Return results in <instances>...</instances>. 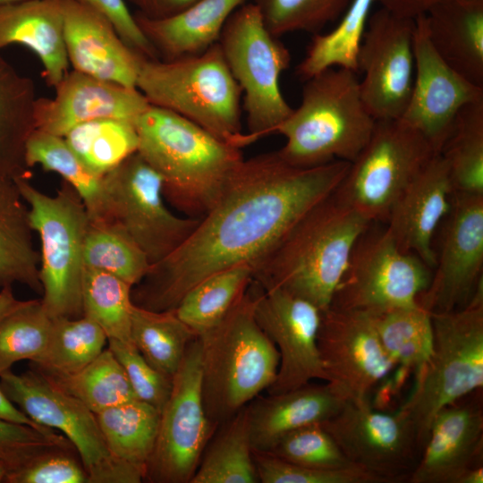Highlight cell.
<instances>
[{"instance_id":"ffe728a7","label":"cell","mask_w":483,"mask_h":483,"mask_svg":"<svg viewBox=\"0 0 483 483\" xmlns=\"http://www.w3.org/2000/svg\"><path fill=\"white\" fill-rule=\"evenodd\" d=\"M255 318L279 352L276 377L268 394L298 388L315 378L326 381L318 347L321 318L318 307L284 290L260 287Z\"/></svg>"},{"instance_id":"cb8c5ba5","label":"cell","mask_w":483,"mask_h":483,"mask_svg":"<svg viewBox=\"0 0 483 483\" xmlns=\"http://www.w3.org/2000/svg\"><path fill=\"white\" fill-rule=\"evenodd\" d=\"M64 40L74 71L136 88L141 55L131 49L102 15L75 0H61Z\"/></svg>"},{"instance_id":"5b68a950","label":"cell","mask_w":483,"mask_h":483,"mask_svg":"<svg viewBox=\"0 0 483 483\" xmlns=\"http://www.w3.org/2000/svg\"><path fill=\"white\" fill-rule=\"evenodd\" d=\"M304 81L301 104L275 130L285 139L276 152L301 168L335 160L352 163L377 122L361 99L358 72L334 67Z\"/></svg>"},{"instance_id":"ba28073f","label":"cell","mask_w":483,"mask_h":483,"mask_svg":"<svg viewBox=\"0 0 483 483\" xmlns=\"http://www.w3.org/2000/svg\"><path fill=\"white\" fill-rule=\"evenodd\" d=\"M29 205V221L41 240L42 306L52 318L83 316L82 251L90 225L86 207L65 181L55 196L35 188L25 174L13 177Z\"/></svg>"},{"instance_id":"f1b7e54d","label":"cell","mask_w":483,"mask_h":483,"mask_svg":"<svg viewBox=\"0 0 483 483\" xmlns=\"http://www.w3.org/2000/svg\"><path fill=\"white\" fill-rule=\"evenodd\" d=\"M21 199L13 178L0 174V286L17 282L41 292L40 256L33 247L29 211Z\"/></svg>"},{"instance_id":"603a6c76","label":"cell","mask_w":483,"mask_h":483,"mask_svg":"<svg viewBox=\"0 0 483 483\" xmlns=\"http://www.w3.org/2000/svg\"><path fill=\"white\" fill-rule=\"evenodd\" d=\"M453 191L448 165L437 153L401 193L386 222L398 247L417 255L432 270L435 235L451 207Z\"/></svg>"},{"instance_id":"f907efd6","label":"cell","mask_w":483,"mask_h":483,"mask_svg":"<svg viewBox=\"0 0 483 483\" xmlns=\"http://www.w3.org/2000/svg\"><path fill=\"white\" fill-rule=\"evenodd\" d=\"M71 448L47 450L22 467L7 474L6 483H89L82 463L70 453Z\"/></svg>"},{"instance_id":"681fc988","label":"cell","mask_w":483,"mask_h":483,"mask_svg":"<svg viewBox=\"0 0 483 483\" xmlns=\"http://www.w3.org/2000/svg\"><path fill=\"white\" fill-rule=\"evenodd\" d=\"M71 446L64 436L52 428L40 430L24 424L0 420V461L8 466L9 473L47 450Z\"/></svg>"},{"instance_id":"3957f363","label":"cell","mask_w":483,"mask_h":483,"mask_svg":"<svg viewBox=\"0 0 483 483\" xmlns=\"http://www.w3.org/2000/svg\"><path fill=\"white\" fill-rule=\"evenodd\" d=\"M134 126L137 151L161 176L165 199L188 217L212 208L244 159L242 148L165 108L150 105Z\"/></svg>"},{"instance_id":"8992f818","label":"cell","mask_w":483,"mask_h":483,"mask_svg":"<svg viewBox=\"0 0 483 483\" xmlns=\"http://www.w3.org/2000/svg\"><path fill=\"white\" fill-rule=\"evenodd\" d=\"M136 88L149 105L172 111L219 140L242 148V90L217 43L171 60L141 57Z\"/></svg>"},{"instance_id":"f35d334b","label":"cell","mask_w":483,"mask_h":483,"mask_svg":"<svg viewBox=\"0 0 483 483\" xmlns=\"http://www.w3.org/2000/svg\"><path fill=\"white\" fill-rule=\"evenodd\" d=\"M439 154L448 165L453 192L483 194V99L460 110Z\"/></svg>"},{"instance_id":"d6a6232c","label":"cell","mask_w":483,"mask_h":483,"mask_svg":"<svg viewBox=\"0 0 483 483\" xmlns=\"http://www.w3.org/2000/svg\"><path fill=\"white\" fill-rule=\"evenodd\" d=\"M219 427L191 483H258L247 405Z\"/></svg>"},{"instance_id":"816d5d0a","label":"cell","mask_w":483,"mask_h":483,"mask_svg":"<svg viewBox=\"0 0 483 483\" xmlns=\"http://www.w3.org/2000/svg\"><path fill=\"white\" fill-rule=\"evenodd\" d=\"M106 18L123 42L138 55L157 58L150 43L140 30L125 0H75Z\"/></svg>"},{"instance_id":"8d00e7d4","label":"cell","mask_w":483,"mask_h":483,"mask_svg":"<svg viewBox=\"0 0 483 483\" xmlns=\"http://www.w3.org/2000/svg\"><path fill=\"white\" fill-rule=\"evenodd\" d=\"M373 316L379 339L389 358L396 367L407 369L416 377L433 350L430 312L418 303Z\"/></svg>"},{"instance_id":"ee69618b","label":"cell","mask_w":483,"mask_h":483,"mask_svg":"<svg viewBox=\"0 0 483 483\" xmlns=\"http://www.w3.org/2000/svg\"><path fill=\"white\" fill-rule=\"evenodd\" d=\"M53 321L38 300L26 301L0 320V375L17 361L35 363L43 357Z\"/></svg>"},{"instance_id":"52a82bcc","label":"cell","mask_w":483,"mask_h":483,"mask_svg":"<svg viewBox=\"0 0 483 483\" xmlns=\"http://www.w3.org/2000/svg\"><path fill=\"white\" fill-rule=\"evenodd\" d=\"M430 314L432 353L398 410L411 422L421 451L436 415L483 387V281L465 307Z\"/></svg>"},{"instance_id":"7bdbcfd3","label":"cell","mask_w":483,"mask_h":483,"mask_svg":"<svg viewBox=\"0 0 483 483\" xmlns=\"http://www.w3.org/2000/svg\"><path fill=\"white\" fill-rule=\"evenodd\" d=\"M107 337L90 318H54L47 348L32 367L42 372L72 373L93 360L104 350Z\"/></svg>"},{"instance_id":"ab89813d","label":"cell","mask_w":483,"mask_h":483,"mask_svg":"<svg viewBox=\"0 0 483 483\" xmlns=\"http://www.w3.org/2000/svg\"><path fill=\"white\" fill-rule=\"evenodd\" d=\"M63 138L82 164L101 176L138 149L134 123L125 120L89 121L73 127Z\"/></svg>"},{"instance_id":"7402d4cb","label":"cell","mask_w":483,"mask_h":483,"mask_svg":"<svg viewBox=\"0 0 483 483\" xmlns=\"http://www.w3.org/2000/svg\"><path fill=\"white\" fill-rule=\"evenodd\" d=\"M483 461L481 389L443 408L434 418L409 483H457Z\"/></svg>"},{"instance_id":"d6986e66","label":"cell","mask_w":483,"mask_h":483,"mask_svg":"<svg viewBox=\"0 0 483 483\" xmlns=\"http://www.w3.org/2000/svg\"><path fill=\"white\" fill-rule=\"evenodd\" d=\"M414 76L407 106L400 118L440 153L460 110L483 99L479 87L452 69L434 49L425 14L415 19Z\"/></svg>"},{"instance_id":"44dd1931","label":"cell","mask_w":483,"mask_h":483,"mask_svg":"<svg viewBox=\"0 0 483 483\" xmlns=\"http://www.w3.org/2000/svg\"><path fill=\"white\" fill-rule=\"evenodd\" d=\"M54 98L38 97L36 129L64 137L73 127L94 120L118 119L134 123L150 106L137 88L68 72L55 87Z\"/></svg>"},{"instance_id":"ac0fdd59","label":"cell","mask_w":483,"mask_h":483,"mask_svg":"<svg viewBox=\"0 0 483 483\" xmlns=\"http://www.w3.org/2000/svg\"><path fill=\"white\" fill-rule=\"evenodd\" d=\"M318 347L326 381L347 400L370 399L395 364L367 311L327 308L321 311Z\"/></svg>"},{"instance_id":"6f0895ef","label":"cell","mask_w":483,"mask_h":483,"mask_svg":"<svg viewBox=\"0 0 483 483\" xmlns=\"http://www.w3.org/2000/svg\"><path fill=\"white\" fill-rule=\"evenodd\" d=\"M483 466H476L465 470L458 479L457 483H482Z\"/></svg>"},{"instance_id":"bcb514c9","label":"cell","mask_w":483,"mask_h":483,"mask_svg":"<svg viewBox=\"0 0 483 483\" xmlns=\"http://www.w3.org/2000/svg\"><path fill=\"white\" fill-rule=\"evenodd\" d=\"M267 453L313 469H360L348 460L322 423L306 425L288 433Z\"/></svg>"},{"instance_id":"484cf974","label":"cell","mask_w":483,"mask_h":483,"mask_svg":"<svg viewBox=\"0 0 483 483\" xmlns=\"http://www.w3.org/2000/svg\"><path fill=\"white\" fill-rule=\"evenodd\" d=\"M249 0H197L164 19L135 13V20L157 58L171 60L203 53L218 42L233 12Z\"/></svg>"},{"instance_id":"1f68e13d","label":"cell","mask_w":483,"mask_h":483,"mask_svg":"<svg viewBox=\"0 0 483 483\" xmlns=\"http://www.w3.org/2000/svg\"><path fill=\"white\" fill-rule=\"evenodd\" d=\"M110 453L117 460L146 472L160 420V411L139 399L96 413Z\"/></svg>"},{"instance_id":"680465c9","label":"cell","mask_w":483,"mask_h":483,"mask_svg":"<svg viewBox=\"0 0 483 483\" xmlns=\"http://www.w3.org/2000/svg\"><path fill=\"white\" fill-rule=\"evenodd\" d=\"M9 471L8 466L4 462L0 461V482H4Z\"/></svg>"},{"instance_id":"e575fe53","label":"cell","mask_w":483,"mask_h":483,"mask_svg":"<svg viewBox=\"0 0 483 483\" xmlns=\"http://www.w3.org/2000/svg\"><path fill=\"white\" fill-rule=\"evenodd\" d=\"M375 0H352L329 32L314 34L303 59L296 67L302 80L328 68L358 72L357 55Z\"/></svg>"},{"instance_id":"11a10c76","label":"cell","mask_w":483,"mask_h":483,"mask_svg":"<svg viewBox=\"0 0 483 483\" xmlns=\"http://www.w3.org/2000/svg\"><path fill=\"white\" fill-rule=\"evenodd\" d=\"M0 420L24 424L44 430L50 428L39 425L30 419L23 411L15 406L4 394L0 387Z\"/></svg>"},{"instance_id":"91938a15","label":"cell","mask_w":483,"mask_h":483,"mask_svg":"<svg viewBox=\"0 0 483 483\" xmlns=\"http://www.w3.org/2000/svg\"><path fill=\"white\" fill-rule=\"evenodd\" d=\"M30 0H0V8Z\"/></svg>"},{"instance_id":"2e32d148","label":"cell","mask_w":483,"mask_h":483,"mask_svg":"<svg viewBox=\"0 0 483 483\" xmlns=\"http://www.w3.org/2000/svg\"><path fill=\"white\" fill-rule=\"evenodd\" d=\"M415 20L379 7L368 21L358 55L360 92L376 121L402 117L411 93L414 76Z\"/></svg>"},{"instance_id":"9f6ffc18","label":"cell","mask_w":483,"mask_h":483,"mask_svg":"<svg viewBox=\"0 0 483 483\" xmlns=\"http://www.w3.org/2000/svg\"><path fill=\"white\" fill-rule=\"evenodd\" d=\"M26 301L17 300L12 291V286L2 287L0 292V320L21 307Z\"/></svg>"},{"instance_id":"74e56055","label":"cell","mask_w":483,"mask_h":483,"mask_svg":"<svg viewBox=\"0 0 483 483\" xmlns=\"http://www.w3.org/2000/svg\"><path fill=\"white\" fill-rule=\"evenodd\" d=\"M39 372L55 386L79 400L95 414L108 407L137 399L123 367L108 348L75 372Z\"/></svg>"},{"instance_id":"9c48e42d","label":"cell","mask_w":483,"mask_h":483,"mask_svg":"<svg viewBox=\"0 0 483 483\" xmlns=\"http://www.w3.org/2000/svg\"><path fill=\"white\" fill-rule=\"evenodd\" d=\"M218 44L242 90L250 143L275 133L293 109L280 87L281 75L291 63L288 48L269 31L252 2L229 17Z\"/></svg>"},{"instance_id":"5bb4252c","label":"cell","mask_w":483,"mask_h":483,"mask_svg":"<svg viewBox=\"0 0 483 483\" xmlns=\"http://www.w3.org/2000/svg\"><path fill=\"white\" fill-rule=\"evenodd\" d=\"M109 220L123 228L155 265L178 249L199 218L165 205L161 176L136 151L104 175Z\"/></svg>"},{"instance_id":"30bf717a","label":"cell","mask_w":483,"mask_h":483,"mask_svg":"<svg viewBox=\"0 0 483 483\" xmlns=\"http://www.w3.org/2000/svg\"><path fill=\"white\" fill-rule=\"evenodd\" d=\"M437 154L400 119L377 121L373 133L334 191L371 223H386L404 189Z\"/></svg>"},{"instance_id":"b9f144b4","label":"cell","mask_w":483,"mask_h":483,"mask_svg":"<svg viewBox=\"0 0 483 483\" xmlns=\"http://www.w3.org/2000/svg\"><path fill=\"white\" fill-rule=\"evenodd\" d=\"M132 286L119 277L83 267L81 301L83 316L97 323L107 340L132 343L131 338Z\"/></svg>"},{"instance_id":"e0dca14e","label":"cell","mask_w":483,"mask_h":483,"mask_svg":"<svg viewBox=\"0 0 483 483\" xmlns=\"http://www.w3.org/2000/svg\"><path fill=\"white\" fill-rule=\"evenodd\" d=\"M436 264L418 303L429 312L465 307L483 281V194L453 192Z\"/></svg>"},{"instance_id":"db71d44e","label":"cell","mask_w":483,"mask_h":483,"mask_svg":"<svg viewBox=\"0 0 483 483\" xmlns=\"http://www.w3.org/2000/svg\"><path fill=\"white\" fill-rule=\"evenodd\" d=\"M444 1L445 0H375V3L395 15L415 20Z\"/></svg>"},{"instance_id":"277c9868","label":"cell","mask_w":483,"mask_h":483,"mask_svg":"<svg viewBox=\"0 0 483 483\" xmlns=\"http://www.w3.org/2000/svg\"><path fill=\"white\" fill-rule=\"evenodd\" d=\"M259 290L253 280L233 309L198 336L202 401L216 428L267 390L276 377L279 352L255 318Z\"/></svg>"},{"instance_id":"7a4b0ae2","label":"cell","mask_w":483,"mask_h":483,"mask_svg":"<svg viewBox=\"0 0 483 483\" xmlns=\"http://www.w3.org/2000/svg\"><path fill=\"white\" fill-rule=\"evenodd\" d=\"M371 224L333 191L310 208L254 267L253 280L264 290H284L325 310L357 240Z\"/></svg>"},{"instance_id":"4dcf8cb0","label":"cell","mask_w":483,"mask_h":483,"mask_svg":"<svg viewBox=\"0 0 483 483\" xmlns=\"http://www.w3.org/2000/svg\"><path fill=\"white\" fill-rule=\"evenodd\" d=\"M25 163L61 175L82 199L90 223L110 222L104 175L89 170L63 137L36 129L26 142Z\"/></svg>"},{"instance_id":"7dc6e473","label":"cell","mask_w":483,"mask_h":483,"mask_svg":"<svg viewBox=\"0 0 483 483\" xmlns=\"http://www.w3.org/2000/svg\"><path fill=\"white\" fill-rule=\"evenodd\" d=\"M258 482L261 483H380L360 469L318 470L283 460L270 453L253 450Z\"/></svg>"},{"instance_id":"c3c4849f","label":"cell","mask_w":483,"mask_h":483,"mask_svg":"<svg viewBox=\"0 0 483 483\" xmlns=\"http://www.w3.org/2000/svg\"><path fill=\"white\" fill-rule=\"evenodd\" d=\"M108 349L123 367L137 399L160 412L172 389V377L153 368L140 354L133 343L107 340Z\"/></svg>"},{"instance_id":"6da1fadb","label":"cell","mask_w":483,"mask_h":483,"mask_svg":"<svg viewBox=\"0 0 483 483\" xmlns=\"http://www.w3.org/2000/svg\"><path fill=\"white\" fill-rule=\"evenodd\" d=\"M350 164L296 167L276 151L243 159L187 240L132 287L133 304L172 310L207 276L237 265L254 267L310 208L335 191Z\"/></svg>"},{"instance_id":"9a60e30c","label":"cell","mask_w":483,"mask_h":483,"mask_svg":"<svg viewBox=\"0 0 483 483\" xmlns=\"http://www.w3.org/2000/svg\"><path fill=\"white\" fill-rule=\"evenodd\" d=\"M322 425L348 460L380 483L407 481L421 454L411 422L399 411H377L370 399L346 400Z\"/></svg>"},{"instance_id":"8fae6325","label":"cell","mask_w":483,"mask_h":483,"mask_svg":"<svg viewBox=\"0 0 483 483\" xmlns=\"http://www.w3.org/2000/svg\"><path fill=\"white\" fill-rule=\"evenodd\" d=\"M0 387L34 422L64 434L79 453L89 483L144 481V470L117 460L110 453L96 414L36 369L31 367L19 375L11 369L2 373Z\"/></svg>"},{"instance_id":"83f0119b","label":"cell","mask_w":483,"mask_h":483,"mask_svg":"<svg viewBox=\"0 0 483 483\" xmlns=\"http://www.w3.org/2000/svg\"><path fill=\"white\" fill-rule=\"evenodd\" d=\"M429 40L456 72L483 88V0H445L426 14Z\"/></svg>"},{"instance_id":"7c38bea8","label":"cell","mask_w":483,"mask_h":483,"mask_svg":"<svg viewBox=\"0 0 483 483\" xmlns=\"http://www.w3.org/2000/svg\"><path fill=\"white\" fill-rule=\"evenodd\" d=\"M372 225L357 240L330 308L377 315L418 304L428 288L432 269L414 253L402 251L386 227Z\"/></svg>"},{"instance_id":"4316f807","label":"cell","mask_w":483,"mask_h":483,"mask_svg":"<svg viewBox=\"0 0 483 483\" xmlns=\"http://www.w3.org/2000/svg\"><path fill=\"white\" fill-rule=\"evenodd\" d=\"M18 44L31 50L55 88L68 72L61 0H30L0 8V49Z\"/></svg>"},{"instance_id":"f546056e","label":"cell","mask_w":483,"mask_h":483,"mask_svg":"<svg viewBox=\"0 0 483 483\" xmlns=\"http://www.w3.org/2000/svg\"><path fill=\"white\" fill-rule=\"evenodd\" d=\"M36 89L0 54V174H25V146L36 130Z\"/></svg>"},{"instance_id":"60d3db41","label":"cell","mask_w":483,"mask_h":483,"mask_svg":"<svg viewBox=\"0 0 483 483\" xmlns=\"http://www.w3.org/2000/svg\"><path fill=\"white\" fill-rule=\"evenodd\" d=\"M83 267L112 274L132 287L151 265L140 246L113 222L90 223L82 251Z\"/></svg>"},{"instance_id":"f5cc1de1","label":"cell","mask_w":483,"mask_h":483,"mask_svg":"<svg viewBox=\"0 0 483 483\" xmlns=\"http://www.w3.org/2000/svg\"><path fill=\"white\" fill-rule=\"evenodd\" d=\"M137 8L136 13L148 19H164L173 16L197 0H129Z\"/></svg>"},{"instance_id":"d590c367","label":"cell","mask_w":483,"mask_h":483,"mask_svg":"<svg viewBox=\"0 0 483 483\" xmlns=\"http://www.w3.org/2000/svg\"><path fill=\"white\" fill-rule=\"evenodd\" d=\"M196 337L174 309L155 311L133 304L131 342L144 359L164 375L173 378L187 347Z\"/></svg>"},{"instance_id":"4fadbf2b","label":"cell","mask_w":483,"mask_h":483,"mask_svg":"<svg viewBox=\"0 0 483 483\" xmlns=\"http://www.w3.org/2000/svg\"><path fill=\"white\" fill-rule=\"evenodd\" d=\"M201 346L191 342L172 378L160 412L157 436L144 481L191 483L208 444L218 428L208 418L201 394Z\"/></svg>"},{"instance_id":"836d02e7","label":"cell","mask_w":483,"mask_h":483,"mask_svg":"<svg viewBox=\"0 0 483 483\" xmlns=\"http://www.w3.org/2000/svg\"><path fill=\"white\" fill-rule=\"evenodd\" d=\"M254 267L237 265L199 281L174 311L198 336L217 325L243 297L253 282Z\"/></svg>"},{"instance_id":"d4e9b609","label":"cell","mask_w":483,"mask_h":483,"mask_svg":"<svg viewBox=\"0 0 483 483\" xmlns=\"http://www.w3.org/2000/svg\"><path fill=\"white\" fill-rule=\"evenodd\" d=\"M347 399L330 383H309L267 397H256L248 405L254 451L269 452L288 433L336 414Z\"/></svg>"},{"instance_id":"f6af8a7d","label":"cell","mask_w":483,"mask_h":483,"mask_svg":"<svg viewBox=\"0 0 483 483\" xmlns=\"http://www.w3.org/2000/svg\"><path fill=\"white\" fill-rule=\"evenodd\" d=\"M352 0H252L269 31L280 38L296 31L317 34L338 21Z\"/></svg>"}]
</instances>
